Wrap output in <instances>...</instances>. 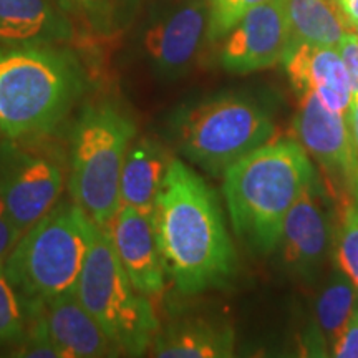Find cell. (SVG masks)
I'll use <instances>...</instances> for the list:
<instances>
[{"label":"cell","mask_w":358,"mask_h":358,"mask_svg":"<svg viewBox=\"0 0 358 358\" xmlns=\"http://www.w3.org/2000/svg\"><path fill=\"white\" fill-rule=\"evenodd\" d=\"M153 226L166 274L181 294L224 287L234 277L236 250L216 192L178 158L164 176Z\"/></svg>","instance_id":"6da1fadb"},{"label":"cell","mask_w":358,"mask_h":358,"mask_svg":"<svg viewBox=\"0 0 358 358\" xmlns=\"http://www.w3.org/2000/svg\"><path fill=\"white\" fill-rule=\"evenodd\" d=\"M317 171L297 140H271L224 176V198L236 236L259 254L274 252L282 226Z\"/></svg>","instance_id":"7a4b0ae2"},{"label":"cell","mask_w":358,"mask_h":358,"mask_svg":"<svg viewBox=\"0 0 358 358\" xmlns=\"http://www.w3.org/2000/svg\"><path fill=\"white\" fill-rule=\"evenodd\" d=\"M87 88V71L70 48L2 45L0 141L53 131Z\"/></svg>","instance_id":"3957f363"},{"label":"cell","mask_w":358,"mask_h":358,"mask_svg":"<svg viewBox=\"0 0 358 358\" xmlns=\"http://www.w3.org/2000/svg\"><path fill=\"white\" fill-rule=\"evenodd\" d=\"M92 226L88 214L71 199L53 206L24 232L3 262L22 306L77 292Z\"/></svg>","instance_id":"277c9868"},{"label":"cell","mask_w":358,"mask_h":358,"mask_svg":"<svg viewBox=\"0 0 358 358\" xmlns=\"http://www.w3.org/2000/svg\"><path fill=\"white\" fill-rule=\"evenodd\" d=\"M136 124L118 103L85 105L70 138L71 199L98 226L110 227L120 208V178Z\"/></svg>","instance_id":"5b68a950"},{"label":"cell","mask_w":358,"mask_h":358,"mask_svg":"<svg viewBox=\"0 0 358 358\" xmlns=\"http://www.w3.org/2000/svg\"><path fill=\"white\" fill-rule=\"evenodd\" d=\"M171 129L181 155L214 176L275 134L272 116L261 103L231 93L179 108Z\"/></svg>","instance_id":"8992f818"},{"label":"cell","mask_w":358,"mask_h":358,"mask_svg":"<svg viewBox=\"0 0 358 358\" xmlns=\"http://www.w3.org/2000/svg\"><path fill=\"white\" fill-rule=\"evenodd\" d=\"M77 295L122 353L138 357L150 350L158 335V319L124 272L110 227L93 222Z\"/></svg>","instance_id":"52a82bcc"},{"label":"cell","mask_w":358,"mask_h":358,"mask_svg":"<svg viewBox=\"0 0 358 358\" xmlns=\"http://www.w3.org/2000/svg\"><path fill=\"white\" fill-rule=\"evenodd\" d=\"M48 133L0 141V198L22 234L60 198L66 156Z\"/></svg>","instance_id":"ba28073f"},{"label":"cell","mask_w":358,"mask_h":358,"mask_svg":"<svg viewBox=\"0 0 358 358\" xmlns=\"http://www.w3.org/2000/svg\"><path fill=\"white\" fill-rule=\"evenodd\" d=\"M334 208L324 179L313 176L285 216L277 249L282 264L297 279L313 282L335 248Z\"/></svg>","instance_id":"9c48e42d"},{"label":"cell","mask_w":358,"mask_h":358,"mask_svg":"<svg viewBox=\"0 0 358 358\" xmlns=\"http://www.w3.org/2000/svg\"><path fill=\"white\" fill-rule=\"evenodd\" d=\"M294 129L303 150L319 163L329 194L338 201L358 178V155L347 115L327 108L315 93L307 92L301 95Z\"/></svg>","instance_id":"30bf717a"},{"label":"cell","mask_w":358,"mask_h":358,"mask_svg":"<svg viewBox=\"0 0 358 358\" xmlns=\"http://www.w3.org/2000/svg\"><path fill=\"white\" fill-rule=\"evenodd\" d=\"M221 40L219 64L229 73L248 75L277 65L290 43L285 0H267L249 10Z\"/></svg>","instance_id":"8fae6325"},{"label":"cell","mask_w":358,"mask_h":358,"mask_svg":"<svg viewBox=\"0 0 358 358\" xmlns=\"http://www.w3.org/2000/svg\"><path fill=\"white\" fill-rule=\"evenodd\" d=\"M208 34L206 0H185L146 27L143 48L159 77L174 80L194 64Z\"/></svg>","instance_id":"7c38bea8"},{"label":"cell","mask_w":358,"mask_h":358,"mask_svg":"<svg viewBox=\"0 0 358 358\" xmlns=\"http://www.w3.org/2000/svg\"><path fill=\"white\" fill-rule=\"evenodd\" d=\"M120 262L133 287L145 297H156L166 285V268L151 219L122 206L110 224Z\"/></svg>","instance_id":"4fadbf2b"},{"label":"cell","mask_w":358,"mask_h":358,"mask_svg":"<svg viewBox=\"0 0 358 358\" xmlns=\"http://www.w3.org/2000/svg\"><path fill=\"white\" fill-rule=\"evenodd\" d=\"M282 64L299 95L313 92L327 108L347 115L352 103V88L337 47L292 45L285 52Z\"/></svg>","instance_id":"5bb4252c"},{"label":"cell","mask_w":358,"mask_h":358,"mask_svg":"<svg viewBox=\"0 0 358 358\" xmlns=\"http://www.w3.org/2000/svg\"><path fill=\"white\" fill-rule=\"evenodd\" d=\"M45 315L62 358H100L122 353L83 307L77 292L58 295L45 302Z\"/></svg>","instance_id":"9a60e30c"},{"label":"cell","mask_w":358,"mask_h":358,"mask_svg":"<svg viewBox=\"0 0 358 358\" xmlns=\"http://www.w3.org/2000/svg\"><path fill=\"white\" fill-rule=\"evenodd\" d=\"M73 37V22L55 0H0L2 45H62Z\"/></svg>","instance_id":"2e32d148"},{"label":"cell","mask_w":358,"mask_h":358,"mask_svg":"<svg viewBox=\"0 0 358 358\" xmlns=\"http://www.w3.org/2000/svg\"><path fill=\"white\" fill-rule=\"evenodd\" d=\"M171 159L164 146L153 138L133 140L124 156L120 178L122 206L136 209L153 222L156 201Z\"/></svg>","instance_id":"e0dca14e"},{"label":"cell","mask_w":358,"mask_h":358,"mask_svg":"<svg viewBox=\"0 0 358 358\" xmlns=\"http://www.w3.org/2000/svg\"><path fill=\"white\" fill-rule=\"evenodd\" d=\"M234 332L229 325L206 319H187L158 332L151 355L159 358H227L234 355Z\"/></svg>","instance_id":"ac0fdd59"},{"label":"cell","mask_w":358,"mask_h":358,"mask_svg":"<svg viewBox=\"0 0 358 358\" xmlns=\"http://www.w3.org/2000/svg\"><path fill=\"white\" fill-rule=\"evenodd\" d=\"M290 34L289 47L297 43L337 47L352 32L334 0H285Z\"/></svg>","instance_id":"d6986e66"},{"label":"cell","mask_w":358,"mask_h":358,"mask_svg":"<svg viewBox=\"0 0 358 358\" xmlns=\"http://www.w3.org/2000/svg\"><path fill=\"white\" fill-rule=\"evenodd\" d=\"M358 307V287L345 272L335 271L322 285L317 299V322L325 342L332 345Z\"/></svg>","instance_id":"ffe728a7"},{"label":"cell","mask_w":358,"mask_h":358,"mask_svg":"<svg viewBox=\"0 0 358 358\" xmlns=\"http://www.w3.org/2000/svg\"><path fill=\"white\" fill-rule=\"evenodd\" d=\"M335 226V261L358 287V178L337 201Z\"/></svg>","instance_id":"44dd1931"},{"label":"cell","mask_w":358,"mask_h":358,"mask_svg":"<svg viewBox=\"0 0 358 358\" xmlns=\"http://www.w3.org/2000/svg\"><path fill=\"white\" fill-rule=\"evenodd\" d=\"M25 313V332L13 357L62 358L48 329L45 303L32 302L22 306Z\"/></svg>","instance_id":"7402d4cb"},{"label":"cell","mask_w":358,"mask_h":358,"mask_svg":"<svg viewBox=\"0 0 358 358\" xmlns=\"http://www.w3.org/2000/svg\"><path fill=\"white\" fill-rule=\"evenodd\" d=\"M25 332V313L20 299L0 262V347L19 345Z\"/></svg>","instance_id":"603a6c76"},{"label":"cell","mask_w":358,"mask_h":358,"mask_svg":"<svg viewBox=\"0 0 358 358\" xmlns=\"http://www.w3.org/2000/svg\"><path fill=\"white\" fill-rule=\"evenodd\" d=\"M267 0H206L208 3V34L206 42H219L252 8Z\"/></svg>","instance_id":"cb8c5ba5"},{"label":"cell","mask_w":358,"mask_h":358,"mask_svg":"<svg viewBox=\"0 0 358 358\" xmlns=\"http://www.w3.org/2000/svg\"><path fill=\"white\" fill-rule=\"evenodd\" d=\"M66 15L83 20L96 32H110L113 25V2L111 0H55Z\"/></svg>","instance_id":"d4e9b609"},{"label":"cell","mask_w":358,"mask_h":358,"mask_svg":"<svg viewBox=\"0 0 358 358\" xmlns=\"http://www.w3.org/2000/svg\"><path fill=\"white\" fill-rule=\"evenodd\" d=\"M332 355L337 358H358V307L334 340Z\"/></svg>","instance_id":"484cf974"},{"label":"cell","mask_w":358,"mask_h":358,"mask_svg":"<svg viewBox=\"0 0 358 358\" xmlns=\"http://www.w3.org/2000/svg\"><path fill=\"white\" fill-rule=\"evenodd\" d=\"M337 50L342 57L343 65L348 73L352 88V98L358 96V35L355 32H347L337 45Z\"/></svg>","instance_id":"4316f807"},{"label":"cell","mask_w":358,"mask_h":358,"mask_svg":"<svg viewBox=\"0 0 358 358\" xmlns=\"http://www.w3.org/2000/svg\"><path fill=\"white\" fill-rule=\"evenodd\" d=\"M22 236L24 234L17 227L6 203L0 198V262L6 261Z\"/></svg>","instance_id":"83f0119b"},{"label":"cell","mask_w":358,"mask_h":358,"mask_svg":"<svg viewBox=\"0 0 358 358\" xmlns=\"http://www.w3.org/2000/svg\"><path fill=\"white\" fill-rule=\"evenodd\" d=\"M334 2L342 13L348 29L355 30L358 27V0H334Z\"/></svg>","instance_id":"f1b7e54d"},{"label":"cell","mask_w":358,"mask_h":358,"mask_svg":"<svg viewBox=\"0 0 358 358\" xmlns=\"http://www.w3.org/2000/svg\"><path fill=\"white\" fill-rule=\"evenodd\" d=\"M347 122H348V129H350L352 141L355 145L357 155H358V96L352 98L350 108L347 111Z\"/></svg>","instance_id":"f546056e"},{"label":"cell","mask_w":358,"mask_h":358,"mask_svg":"<svg viewBox=\"0 0 358 358\" xmlns=\"http://www.w3.org/2000/svg\"><path fill=\"white\" fill-rule=\"evenodd\" d=\"M355 34H357V35H358V27H357V29H355Z\"/></svg>","instance_id":"4dcf8cb0"}]
</instances>
